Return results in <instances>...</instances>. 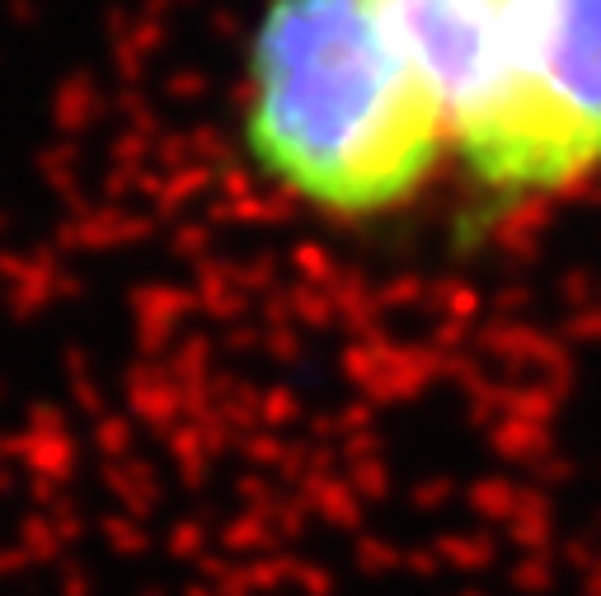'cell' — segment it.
Listing matches in <instances>:
<instances>
[{"mask_svg": "<svg viewBox=\"0 0 601 596\" xmlns=\"http://www.w3.org/2000/svg\"><path fill=\"white\" fill-rule=\"evenodd\" d=\"M245 142L306 207H405L451 151L447 113L380 0H268L249 48Z\"/></svg>", "mask_w": 601, "mask_h": 596, "instance_id": "6da1fadb", "label": "cell"}, {"mask_svg": "<svg viewBox=\"0 0 601 596\" xmlns=\"http://www.w3.org/2000/svg\"><path fill=\"white\" fill-rule=\"evenodd\" d=\"M451 151L503 203L564 193L601 169V0H531Z\"/></svg>", "mask_w": 601, "mask_h": 596, "instance_id": "7a4b0ae2", "label": "cell"}, {"mask_svg": "<svg viewBox=\"0 0 601 596\" xmlns=\"http://www.w3.org/2000/svg\"><path fill=\"white\" fill-rule=\"evenodd\" d=\"M380 6L456 132L503 66L531 0H380Z\"/></svg>", "mask_w": 601, "mask_h": 596, "instance_id": "3957f363", "label": "cell"}]
</instances>
